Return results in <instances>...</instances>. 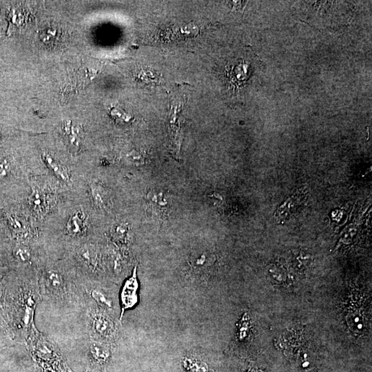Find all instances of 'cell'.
<instances>
[{
  "label": "cell",
  "mask_w": 372,
  "mask_h": 372,
  "mask_svg": "<svg viewBox=\"0 0 372 372\" xmlns=\"http://www.w3.org/2000/svg\"><path fill=\"white\" fill-rule=\"evenodd\" d=\"M147 212L154 219L163 222L172 210V199L168 192L161 189H152L145 197Z\"/></svg>",
  "instance_id": "6da1fadb"
},
{
  "label": "cell",
  "mask_w": 372,
  "mask_h": 372,
  "mask_svg": "<svg viewBox=\"0 0 372 372\" xmlns=\"http://www.w3.org/2000/svg\"><path fill=\"white\" fill-rule=\"evenodd\" d=\"M181 108V104L172 107L169 119L170 149L175 157H179L183 137L182 128L185 122Z\"/></svg>",
  "instance_id": "7a4b0ae2"
},
{
  "label": "cell",
  "mask_w": 372,
  "mask_h": 372,
  "mask_svg": "<svg viewBox=\"0 0 372 372\" xmlns=\"http://www.w3.org/2000/svg\"><path fill=\"white\" fill-rule=\"evenodd\" d=\"M213 263V256L206 251H195L188 259V266L192 274L200 276L209 272Z\"/></svg>",
  "instance_id": "3957f363"
},
{
  "label": "cell",
  "mask_w": 372,
  "mask_h": 372,
  "mask_svg": "<svg viewBox=\"0 0 372 372\" xmlns=\"http://www.w3.org/2000/svg\"><path fill=\"white\" fill-rule=\"evenodd\" d=\"M43 161L47 165L48 168L53 172V174L64 183H69L71 180V175L69 170L65 165L59 162L51 154L48 152H43L41 154Z\"/></svg>",
  "instance_id": "277c9868"
},
{
  "label": "cell",
  "mask_w": 372,
  "mask_h": 372,
  "mask_svg": "<svg viewBox=\"0 0 372 372\" xmlns=\"http://www.w3.org/2000/svg\"><path fill=\"white\" fill-rule=\"evenodd\" d=\"M138 282L136 278V267H134L133 271L132 277L129 278L125 283L122 292V301H123L124 309L130 308L135 304L137 301Z\"/></svg>",
  "instance_id": "5b68a950"
},
{
  "label": "cell",
  "mask_w": 372,
  "mask_h": 372,
  "mask_svg": "<svg viewBox=\"0 0 372 372\" xmlns=\"http://www.w3.org/2000/svg\"><path fill=\"white\" fill-rule=\"evenodd\" d=\"M87 226V215L82 210H78L71 216L66 224V228L70 235L80 236L86 231Z\"/></svg>",
  "instance_id": "8992f818"
},
{
  "label": "cell",
  "mask_w": 372,
  "mask_h": 372,
  "mask_svg": "<svg viewBox=\"0 0 372 372\" xmlns=\"http://www.w3.org/2000/svg\"><path fill=\"white\" fill-rule=\"evenodd\" d=\"M62 130L64 136L72 145L78 147L82 137L81 127L75 125L71 120H65L62 124Z\"/></svg>",
  "instance_id": "52a82bcc"
},
{
  "label": "cell",
  "mask_w": 372,
  "mask_h": 372,
  "mask_svg": "<svg viewBox=\"0 0 372 372\" xmlns=\"http://www.w3.org/2000/svg\"><path fill=\"white\" fill-rule=\"evenodd\" d=\"M48 201L46 195L38 189L32 191L29 197L30 208L35 213L43 215L47 211Z\"/></svg>",
  "instance_id": "ba28073f"
},
{
  "label": "cell",
  "mask_w": 372,
  "mask_h": 372,
  "mask_svg": "<svg viewBox=\"0 0 372 372\" xmlns=\"http://www.w3.org/2000/svg\"><path fill=\"white\" fill-rule=\"evenodd\" d=\"M92 199L98 208H107L109 204V195L105 188L100 183H92L90 185Z\"/></svg>",
  "instance_id": "9c48e42d"
},
{
  "label": "cell",
  "mask_w": 372,
  "mask_h": 372,
  "mask_svg": "<svg viewBox=\"0 0 372 372\" xmlns=\"http://www.w3.org/2000/svg\"><path fill=\"white\" fill-rule=\"evenodd\" d=\"M9 228L12 233L18 236H25L28 232V228L26 223L20 217L16 215H9L7 218Z\"/></svg>",
  "instance_id": "30bf717a"
},
{
  "label": "cell",
  "mask_w": 372,
  "mask_h": 372,
  "mask_svg": "<svg viewBox=\"0 0 372 372\" xmlns=\"http://www.w3.org/2000/svg\"><path fill=\"white\" fill-rule=\"evenodd\" d=\"M110 115L113 120L120 124H128L132 121L134 117L125 112L121 107H113L110 110Z\"/></svg>",
  "instance_id": "8fae6325"
},
{
  "label": "cell",
  "mask_w": 372,
  "mask_h": 372,
  "mask_svg": "<svg viewBox=\"0 0 372 372\" xmlns=\"http://www.w3.org/2000/svg\"><path fill=\"white\" fill-rule=\"evenodd\" d=\"M92 357L98 362H105L109 359V352L107 348L98 344H93L90 348Z\"/></svg>",
  "instance_id": "7c38bea8"
},
{
  "label": "cell",
  "mask_w": 372,
  "mask_h": 372,
  "mask_svg": "<svg viewBox=\"0 0 372 372\" xmlns=\"http://www.w3.org/2000/svg\"><path fill=\"white\" fill-rule=\"evenodd\" d=\"M268 274L269 276H270L271 280L277 284L283 283L286 278L285 271L277 265L269 266Z\"/></svg>",
  "instance_id": "4fadbf2b"
},
{
  "label": "cell",
  "mask_w": 372,
  "mask_h": 372,
  "mask_svg": "<svg viewBox=\"0 0 372 372\" xmlns=\"http://www.w3.org/2000/svg\"><path fill=\"white\" fill-rule=\"evenodd\" d=\"M13 254L16 258H17L19 261L24 262V263L29 261L31 259V250L26 246H17L14 249Z\"/></svg>",
  "instance_id": "5bb4252c"
},
{
  "label": "cell",
  "mask_w": 372,
  "mask_h": 372,
  "mask_svg": "<svg viewBox=\"0 0 372 372\" xmlns=\"http://www.w3.org/2000/svg\"><path fill=\"white\" fill-rule=\"evenodd\" d=\"M109 325V321L103 317L96 318L94 321L95 330L101 334H106L109 332L110 330Z\"/></svg>",
  "instance_id": "9a60e30c"
},
{
  "label": "cell",
  "mask_w": 372,
  "mask_h": 372,
  "mask_svg": "<svg viewBox=\"0 0 372 372\" xmlns=\"http://www.w3.org/2000/svg\"><path fill=\"white\" fill-rule=\"evenodd\" d=\"M11 172V163L8 159H0V180L8 177Z\"/></svg>",
  "instance_id": "2e32d148"
},
{
  "label": "cell",
  "mask_w": 372,
  "mask_h": 372,
  "mask_svg": "<svg viewBox=\"0 0 372 372\" xmlns=\"http://www.w3.org/2000/svg\"><path fill=\"white\" fill-rule=\"evenodd\" d=\"M91 296L100 304L104 305L105 307H111V301L108 299L105 294L101 292V291L96 290V289L92 291Z\"/></svg>",
  "instance_id": "e0dca14e"
},
{
  "label": "cell",
  "mask_w": 372,
  "mask_h": 372,
  "mask_svg": "<svg viewBox=\"0 0 372 372\" xmlns=\"http://www.w3.org/2000/svg\"><path fill=\"white\" fill-rule=\"evenodd\" d=\"M48 280L50 285L55 288H58L62 283V276L55 271H50L48 273Z\"/></svg>",
  "instance_id": "ac0fdd59"
},
{
  "label": "cell",
  "mask_w": 372,
  "mask_h": 372,
  "mask_svg": "<svg viewBox=\"0 0 372 372\" xmlns=\"http://www.w3.org/2000/svg\"><path fill=\"white\" fill-rule=\"evenodd\" d=\"M127 233V228L126 225L122 224L118 225V226L114 230V235L115 237L118 239V240L123 241L125 240L126 238Z\"/></svg>",
  "instance_id": "d6986e66"
}]
</instances>
